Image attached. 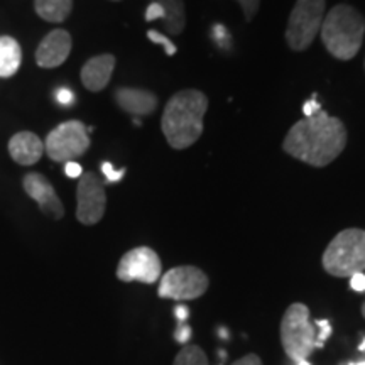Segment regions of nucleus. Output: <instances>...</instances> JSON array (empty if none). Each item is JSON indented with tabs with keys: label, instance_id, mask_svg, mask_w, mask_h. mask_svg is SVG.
<instances>
[{
	"label": "nucleus",
	"instance_id": "f257e3e1",
	"mask_svg": "<svg viewBox=\"0 0 365 365\" xmlns=\"http://www.w3.org/2000/svg\"><path fill=\"white\" fill-rule=\"evenodd\" d=\"M346 145V129L340 118L318 112L304 117L287 130L282 143L284 153L314 168H323L335 161Z\"/></svg>",
	"mask_w": 365,
	"mask_h": 365
},
{
	"label": "nucleus",
	"instance_id": "f03ea898",
	"mask_svg": "<svg viewBox=\"0 0 365 365\" xmlns=\"http://www.w3.org/2000/svg\"><path fill=\"white\" fill-rule=\"evenodd\" d=\"M208 110V98L200 90H181L166 103L161 129L173 149L182 150L193 145L203 134V118Z\"/></svg>",
	"mask_w": 365,
	"mask_h": 365
},
{
	"label": "nucleus",
	"instance_id": "7ed1b4c3",
	"mask_svg": "<svg viewBox=\"0 0 365 365\" xmlns=\"http://www.w3.org/2000/svg\"><path fill=\"white\" fill-rule=\"evenodd\" d=\"M365 34V17L346 4L331 7L323 19L319 38L333 58L349 61L360 51Z\"/></svg>",
	"mask_w": 365,
	"mask_h": 365
},
{
	"label": "nucleus",
	"instance_id": "20e7f679",
	"mask_svg": "<svg viewBox=\"0 0 365 365\" xmlns=\"http://www.w3.org/2000/svg\"><path fill=\"white\" fill-rule=\"evenodd\" d=\"M323 269L335 277H350L365 271V230L346 228L333 239L323 254Z\"/></svg>",
	"mask_w": 365,
	"mask_h": 365
},
{
	"label": "nucleus",
	"instance_id": "39448f33",
	"mask_svg": "<svg viewBox=\"0 0 365 365\" xmlns=\"http://www.w3.org/2000/svg\"><path fill=\"white\" fill-rule=\"evenodd\" d=\"M281 341L287 357L296 364L308 360L317 349V328L309 319L307 304L294 303L286 309L281 322Z\"/></svg>",
	"mask_w": 365,
	"mask_h": 365
},
{
	"label": "nucleus",
	"instance_id": "423d86ee",
	"mask_svg": "<svg viewBox=\"0 0 365 365\" xmlns=\"http://www.w3.org/2000/svg\"><path fill=\"white\" fill-rule=\"evenodd\" d=\"M325 0H296L286 27V43L293 51H307L325 19Z\"/></svg>",
	"mask_w": 365,
	"mask_h": 365
},
{
	"label": "nucleus",
	"instance_id": "0eeeda50",
	"mask_svg": "<svg viewBox=\"0 0 365 365\" xmlns=\"http://www.w3.org/2000/svg\"><path fill=\"white\" fill-rule=\"evenodd\" d=\"M90 148L86 127L80 120H68L49 132L44 140V150L54 163H68L83 156Z\"/></svg>",
	"mask_w": 365,
	"mask_h": 365
},
{
	"label": "nucleus",
	"instance_id": "6e6552de",
	"mask_svg": "<svg viewBox=\"0 0 365 365\" xmlns=\"http://www.w3.org/2000/svg\"><path fill=\"white\" fill-rule=\"evenodd\" d=\"M208 276L200 267L180 266L168 271L159 281L158 294L163 299H198L208 289Z\"/></svg>",
	"mask_w": 365,
	"mask_h": 365
},
{
	"label": "nucleus",
	"instance_id": "1a4fd4ad",
	"mask_svg": "<svg viewBox=\"0 0 365 365\" xmlns=\"http://www.w3.org/2000/svg\"><path fill=\"white\" fill-rule=\"evenodd\" d=\"M163 264L159 255L150 247H135L122 255L117 266V277L124 282L139 281L154 284L161 279Z\"/></svg>",
	"mask_w": 365,
	"mask_h": 365
},
{
	"label": "nucleus",
	"instance_id": "9d476101",
	"mask_svg": "<svg viewBox=\"0 0 365 365\" xmlns=\"http://www.w3.org/2000/svg\"><path fill=\"white\" fill-rule=\"evenodd\" d=\"M105 208V182L95 173H83L76 188V218L83 225H95L103 218Z\"/></svg>",
	"mask_w": 365,
	"mask_h": 365
},
{
	"label": "nucleus",
	"instance_id": "9b49d317",
	"mask_svg": "<svg viewBox=\"0 0 365 365\" xmlns=\"http://www.w3.org/2000/svg\"><path fill=\"white\" fill-rule=\"evenodd\" d=\"M22 186H24L27 196H31L39 205L44 215L53 218V220H61L65 215V207H63L61 200H59L48 178L41 173H29L22 180Z\"/></svg>",
	"mask_w": 365,
	"mask_h": 365
},
{
	"label": "nucleus",
	"instance_id": "f8f14e48",
	"mask_svg": "<svg viewBox=\"0 0 365 365\" xmlns=\"http://www.w3.org/2000/svg\"><path fill=\"white\" fill-rule=\"evenodd\" d=\"M71 36L65 29H54L41 41L36 49V63L41 68H58L71 53Z\"/></svg>",
	"mask_w": 365,
	"mask_h": 365
},
{
	"label": "nucleus",
	"instance_id": "ddd939ff",
	"mask_svg": "<svg viewBox=\"0 0 365 365\" xmlns=\"http://www.w3.org/2000/svg\"><path fill=\"white\" fill-rule=\"evenodd\" d=\"M115 102L122 110L134 117H145L156 112L159 100L153 91L143 88H117Z\"/></svg>",
	"mask_w": 365,
	"mask_h": 365
},
{
	"label": "nucleus",
	"instance_id": "4468645a",
	"mask_svg": "<svg viewBox=\"0 0 365 365\" xmlns=\"http://www.w3.org/2000/svg\"><path fill=\"white\" fill-rule=\"evenodd\" d=\"M115 70V56L113 54H100L90 58L81 68V83L90 91H102L112 78Z\"/></svg>",
	"mask_w": 365,
	"mask_h": 365
},
{
	"label": "nucleus",
	"instance_id": "2eb2a0df",
	"mask_svg": "<svg viewBox=\"0 0 365 365\" xmlns=\"http://www.w3.org/2000/svg\"><path fill=\"white\" fill-rule=\"evenodd\" d=\"M43 153L44 143H41V139L34 132H17L9 140V154H11L14 161L22 164V166H33L43 158Z\"/></svg>",
	"mask_w": 365,
	"mask_h": 365
},
{
	"label": "nucleus",
	"instance_id": "dca6fc26",
	"mask_svg": "<svg viewBox=\"0 0 365 365\" xmlns=\"http://www.w3.org/2000/svg\"><path fill=\"white\" fill-rule=\"evenodd\" d=\"M22 61L19 43L11 36H0V78L14 76Z\"/></svg>",
	"mask_w": 365,
	"mask_h": 365
},
{
	"label": "nucleus",
	"instance_id": "f3484780",
	"mask_svg": "<svg viewBox=\"0 0 365 365\" xmlns=\"http://www.w3.org/2000/svg\"><path fill=\"white\" fill-rule=\"evenodd\" d=\"M156 2L163 7V24L166 33L171 36L181 34L186 27L185 0H156Z\"/></svg>",
	"mask_w": 365,
	"mask_h": 365
},
{
	"label": "nucleus",
	"instance_id": "a211bd4d",
	"mask_svg": "<svg viewBox=\"0 0 365 365\" xmlns=\"http://www.w3.org/2000/svg\"><path fill=\"white\" fill-rule=\"evenodd\" d=\"M36 14L48 22H65L73 11V0H36Z\"/></svg>",
	"mask_w": 365,
	"mask_h": 365
},
{
	"label": "nucleus",
	"instance_id": "6ab92c4d",
	"mask_svg": "<svg viewBox=\"0 0 365 365\" xmlns=\"http://www.w3.org/2000/svg\"><path fill=\"white\" fill-rule=\"evenodd\" d=\"M173 365H208V359L198 345H190L176 355Z\"/></svg>",
	"mask_w": 365,
	"mask_h": 365
},
{
	"label": "nucleus",
	"instance_id": "aec40b11",
	"mask_svg": "<svg viewBox=\"0 0 365 365\" xmlns=\"http://www.w3.org/2000/svg\"><path fill=\"white\" fill-rule=\"evenodd\" d=\"M148 38L153 41V43L161 44L168 56H175L176 54V46L171 43V39L166 38V36H163L161 33H158V31H154V29L148 31Z\"/></svg>",
	"mask_w": 365,
	"mask_h": 365
},
{
	"label": "nucleus",
	"instance_id": "412c9836",
	"mask_svg": "<svg viewBox=\"0 0 365 365\" xmlns=\"http://www.w3.org/2000/svg\"><path fill=\"white\" fill-rule=\"evenodd\" d=\"M235 2H239V6L242 9V12H244V17L247 22L252 21L254 17L257 16L259 9H261V0H235Z\"/></svg>",
	"mask_w": 365,
	"mask_h": 365
},
{
	"label": "nucleus",
	"instance_id": "4be33fe9",
	"mask_svg": "<svg viewBox=\"0 0 365 365\" xmlns=\"http://www.w3.org/2000/svg\"><path fill=\"white\" fill-rule=\"evenodd\" d=\"M314 325L319 328V331L317 333V349H322L328 336L331 335V325L328 319H317Z\"/></svg>",
	"mask_w": 365,
	"mask_h": 365
},
{
	"label": "nucleus",
	"instance_id": "5701e85b",
	"mask_svg": "<svg viewBox=\"0 0 365 365\" xmlns=\"http://www.w3.org/2000/svg\"><path fill=\"white\" fill-rule=\"evenodd\" d=\"M102 173H103L107 182H117L124 178L125 170H115V168L112 166V163L105 161V163H102Z\"/></svg>",
	"mask_w": 365,
	"mask_h": 365
},
{
	"label": "nucleus",
	"instance_id": "b1692460",
	"mask_svg": "<svg viewBox=\"0 0 365 365\" xmlns=\"http://www.w3.org/2000/svg\"><path fill=\"white\" fill-rule=\"evenodd\" d=\"M163 17H164V12H163L161 4L156 2V0H154L153 4H149L148 11H145V21L153 22V21L163 19Z\"/></svg>",
	"mask_w": 365,
	"mask_h": 365
},
{
	"label": "nucleus",
	"instance_id": "393cba45",
	"mask_svg": "<svg viewBox=\"0 0 365 365\" xmlns=\"http://www.w3.org/2000/svg\"><path fill=\"white\" fill-rule=\"evenodd\" d=\"M191 336V327L186 325V323H178V328H176V333H175V339L178 344H188Z\"/></svg>",
	"mask_w": 365,
	"mask_h": 365
},
{
	"label": "nucleus",
	"instance_id": "a878e982",
	"mask_svg": "<svg viewBox=\"0 0 365 365\" xmlns=\"http://www.w3.org/2000/svg\"><path fill=\"white\" fill-rule=\"evenodd\" d=\"M350 287L357 293H364L365 291V274L364 272H357L354 276H350Z\"/></svg>",
	"mask_w": 365,
	"mask_h": 365
},
{
	"label": "nucleus",
	"instance_id": "bb28decb",
	"mask_svg": "<svg viewBox=\"0 0 365 365\" xmlns=\"http://www.w3.org/2000/svg\"><path fill=\"white\" fill-rule=\"evenodd\" d=\"M318 112H322V105H319L317 100H314V97L312 100H308V102L303 105L304 117H313V115H317Z\"/></svg>",
	"mask_w": 365,
	"mask_h": 365
},
{
	"label": "nucleus",
	"instance_id": "cd10ccee",
	"mask_svg": "<svg viewBox=\"0 0 365 365\" xmlns=\"http://www.w3.org/2000/svg\"><path fill=\"white\" fill-rule=\"evenodd\" d=\"M65 173L68 178H80L81 175H83V168H81L78 163L68 161V163H65Z\"/></svg>",
	"mask_w": 365,
	"mask_h": 365
},
{
	"label": "nucleus",
	"instance_id": "c85d7f7f",
	"mask_svg": "<svg viewBox=\"0 0 365 365\" xmlns=\"http://www.w3.org/2000/svg\"><path fill=\"white\" fill-rule=\"evenodd\" d=\"M232 365H262V360L259 359V355L249 354V355H245V357L235 360Z\"/></svg>",
	"mask_w": 365,
	"mask_h": 365
},
{
	"label": "nucleus",
	"instance_id": "c756f323",
	"mask_svg": "<svg viewBox=\"0 0 365 365\" xmlns=\"http://www.w3.org/2000/svg\"><path fill=\"white\" fill-rule=\"evenodd\" d=\"M56 100L61 105H71L73 103V100H75V97H73V93H71V90H68V88H61L56 93Z\"/></svg>",
	"mask_w": 365,
	"mask_h": 365
},
{
	"label": "nucleus",
	"instance_id": "7c9ffc66",
	"mask_svg": "<svg viewBox=\"0 0 365 365\" xmlns=\"http://www.w3.org/2000/svg\"><path fill=\"white\" fill-rule=\"evenodd\" d=\"M175 314L178 318V323H186V319L190 317V309L185 307V304H178L175 308Z\"/></svg>",
	"mask_w": 365,
	"mask_h": 365
},
{
	"label": "nucleus",
	"instance_id": "2f4dec72",
	"mask_svg": "<svg viewBox=\"0 0 365 365\" xmlns=\"http://www.w3.org/2000/svg\"><path fill=\"white\" fill-rule=\"evenodd\" d=\"M218 333H222V339H228V333H227L225 328H220V331H218Z\"/></svg>",
	"mask_w": 365,
	"mask_h": 365
},
{
	"label": "nucleus",
	"instance_id": "473e14b6",
	"mask_svg": "<svg viewBox=\"0 0 365 365\" xmlns=\"http://www.w3.org/2000/svg\"><path fill=\"white\" fill-rule=\"evenodd\" d=\"M359 350H360V352H365V340L362 341V344H360V346H359Z\"/></svg>",
	"mask_w": 365,
	"mask_h": 365
},
{
	"label": "nucleus",
	"instance_id": "72a5a7b5",
	"mask_svg": "<svg viewBox=\"0 0 365 365\" xmlns=\"http://www.w3.org/2000/svg\"><path fill=\"white\" fill-rule=\"evenodd\" d=\"M296 365H312V364H309L308 360H301V362H298Z\"/></svg>",
	"mask_w": 365,
	"mask_h": 365
},
{
	"label": "nucleus",
	"instance_id": "f704fd0d",
	"mask_svg": "<svg viewBox=\"0 0 365 365\" xmlns=\"http://www.w3.org/2000/svg\"><path fill=\"white\" fill-rule=\"evenodd\" d=\"M350 365H365V360H362V362H357V364H350Z\"/></svg>",
	"mask_w": 365,
	"mask_h": 365
},
{
	"label": "nucleus",
	"instance_id": "c9c22d12",
	"mask_svg": "<svg viewBox=\"0 0 365 365\" xmlns=\"http://www.w3.org/2000/svg\"><path fill=\"white\" fill-rule=\"evenodd\" d=\"M362 317H364V318H365V303H364V304H362Z\"/></svg>",
	"mask_w": 365,
	"mask_h": 365
},
{
	"label": "nucleus",
	"instance_id": "e433bc0d",
	"mask_svg": "<svg viewBox=\"0 0 365 365\" xmlns=\"http://www.w3.org/2000/svg\"><path fill=\"white\" fill-rule=\"evenodd\" d=\"M113 2H118V0H113Z\"/></svg>",
	"mask_w": 365,
	"mask_h": 365
}]
</instances>
